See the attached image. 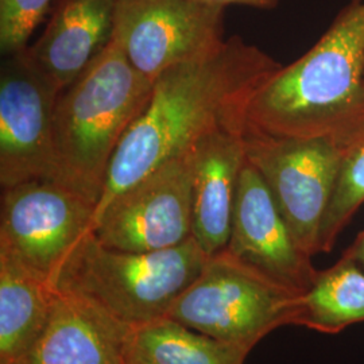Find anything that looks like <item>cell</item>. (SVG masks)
<instances>
[{
  "mask_svg": "<svg viewBox=\"0 0 364 364\" xmlns=\"http://www.w3.org/2000/svg\"><path fill=\"white\" fill-rule=\"evenodd\" d=\"M279 68L258 46L235 36L215 52L166 69L154 80L144 112L117 147L96 213L210 134L246 131L250 99Z\"/></svg>",
  "mask_w": 364,
  "mask_h": 364,
  "instance_id": "1",
  "label": "cell"
},
{
  "mask_svg": "<svg viewBox=\"0 0 364 364\" xmlns=\"http://www.w3.org/2000/svg\"><path fill=\"white\" fill-rule=\"evenodd\" d=\"M363 117L364 0H351L314 46L254 92L245 132L333 138Z\"/></svg>",
  "mask_w": 364,
  "mask_h": 364,
  "instance_id": "2",
  "label": "cell"
},
{
  "mask_svg": "<svg viewBox=\"0 0 364 364\" xmlns=\"http://www.w3.org/2000/svg\"><path fill=\"white\" fill-rule=\"evenodd\" d=\"M153 85L111 39L57 99L52 181L97 205L111 161Z\"/></svg>",
  "mask_w": 364,
  "mask_h": 364,
  "instance_id": "3",
  "label": "cell"
},
{
  "mask_svg": "<svg viewBox=\"0 0 364 364\" xmlns=\"http://www.w3.org/2000/svg\"><path fill=\"white\" fill-rule=\"evenodd\" d=\"M208 255L195 237L176 247L130 252L87 235L54 274V290L85 299L130 329L168 317Z\"/></svg>",
  "mask_w": 364,
  "mask_h": 364,
  "instance_id": "4",
  "label": "cell"
},
{
  "mask_svg": "<svg viewBox=\"0 0 364 364\" xmlns=\"http://www.w3.org/2000/svg\"><path fill=\"white\" fill-rule=\"evenodd\" d=\"M301 296L223 250L209 257L168 318L251 351L275 329L294 326Z\"/></svg>",
  "mask_w": 364,
  "mask_h": 364,
  "instance_id": "5",
  "label": "cell"
},
{
  "mask_svg": "<svg viewBox=\"0 0 364 364\" xmlns=\"http://www.w3.org/2000/svg\"><path fill=\"white\" fill-rule=\"evenodd\" d=\"M245 141L246 159L267 185L297 245L314 257L338 182V144L331 136L274 138L250 132Z\"/></svg>",
  "mask_w": 364,
  "mask_h": 364,
  "instance_id": "6",
  "label": "cell"
},
{
  "mask_svg": "<svg viewBox=\"0 0 364 364\" xmlns=\"http://www.w3.org/2000/svg\"><path fill=\"white\" fill-rule=\"evenodd\" d=\"M193 149L174 156L96 213L93 234L108 248L149 252L193 237Z\"/></svg>",
  "mask_w": 364,
  "mask_h": 364,
  "instance_id": "7",
  "label": "cell"
},
{
  "mask_svg": "<svg viewBox=\"0 0 364 364\" xmlns=\"http://www.w3.org/2000/svg\"><path fill=\"white\" fill-rule=\"evenodd\" d=\"M97 205L52 180L3 189L0 248L52 285L53 277L93 231Z\"/></svg>",
  "mask_w": 364,
  "mask_h": 364,
  "instance_id": "8",
  "label": "cell"
},
{
  "mask_svg": "<svg viewBox=\"0 0 364 364\" xmlns=\"http://www.w3.org/2000/svg\"><path fill=\"white\" fill-rule=\"evenodd\" d=\"M224 10L200 0H117L112 41L154 81L171 66L220 48Z\"/></svg>",
  "mask_w": 364,
  "mask_h": 364,
  "instance_id": "9",
  "label": "cell"
},
{
  "mask_svg": "<svg viewBox=\"0 0 364 364\" xmlns=\"http://www.w3.org/2000/svg\"><path fill=\"white\" fill-rule=\"evenodd\" d=\"M60 88L27 48L6 55L0 68V185L52 180L54 109Z\"/></svg>",
  "mask_w": 364,
  "mask_h": 364,
  "instance_id": "10",
  "label": "cell"
},
{
  "mask_svg": "<svg viewBox=\"0 0 364 364\" xmlns=\"http://www.w3.org/2000/svg\"><path fill=\"white\" fill-rule=\"evenodd\" d=\"M225 250L299 294L311 289L317 274L312 257L297 245L267 185L247 159L239 176Z\"/></svg>",
  "mask_w": 364,
  "mask_h": 364,
  "instance_id": "11",
  "label": "cell"
},
{
  "mask_svg": "<svg viewBox=\"0 0 364 364\" xmlns=\"http://www.w3.org/2000/svg\"><path fill=\"white\" fill-rule=\"evenodd\" d=\"M131 331L88 301L57 291L42 333L15 364H127Z\"/></svg>",
  "mask_w": 364,
  "mask_h": 364,
  "instance_id": "12",
  "label": "cell"
},
{
  "mask_svg": "<svg viewBox=\"0 0 364 364\" xmlns=\"http://www.w3.org/2000/svg\"><path fill=\"white\" fill-rule=\"evenodd\" d=\"M193 237L208 255L225 250L240 171L246 162L245 131L220 130L193 147Z\"/></svg>",
  "mask_w": 364,
  "mask_h": 364,
  "instance_id": "13",
  "label": "cell"
},
{
  "mask_svg": "<svg viewBox=\"0 0 364 364\" xmlns=\"http://www.w3.org/2000/svg\"><path fill=\"white\" fill-rule=\"evenodd\" d=\"M117 0H57L38 41L34 63L63 92L112 39Z\"/></svg>",
  "mask_w": 364,
  "mask_h": 364,
  "instance_id": "14",
  "label": "cell"
},
{
  "mask_svg": "<svg viewBox=\"0 0 364 364\" xmlns=\"http://www.w3.org/2000/svg\"><path fill=\"white\" fill-rule=\"evenodd\" d=\"M57 291L0 248V364H15L46 326Z\"/></svg>",
  "mask_w": 364,
  "mask_h": 364,
  "instance_id": "15",
  "label": "cell"
},
{
  "mask_svg": "<svg viewBox=\"0 0 364 364\" xmlns=\"http://www.w3.org/2000/svg\"><path fill=\"white\" fill-rule=\"evenodd\" d=\"M250 352L165 317L131 331L127 364H246Z\"/></svg>",
  "mask_w": 364,
  "mask_h": 364,
  "instance_id": "16",
  "label": "cell"
},
{
  "mask_svg": "<svg viewBox=\"0 0 364 364\" xmlns=\"http://www.w3.org/2000/svg\"><path fill=\"white\" fill-rule=\"evenodd\" d=\"M358 323H364V270L343 254L333 266L317 270L301 296L294 326L336 335Z\"/></svg>",
  "mask_w": 364,
  "mask_h": 364,
  "instance_id": "17",
  "label": "cell"
},
{
  "mask_svg": "<svg viewBox=\"0 0 364 364\" xmlns=\"http://www.w3.org/2000/svg\"><path fill=\"white\" fill-rule=\"evenodd\" d=\"M340 151L338 182L320 228L318 250L329 252L364 204V117L333 136Z\"/></svg>",
  "mask_w": 364,
  "mask_h": 364,
  "instance_id": "18",
  "label": "cell"
},
{
  "mask_svg": "<svg viewBox=\"0 0 364 364\" xmlns=\"http://www.w3.org/2000/svg\"><path fill=\"white\" fill-rule=\"evenodd\" d=\"M54 0H0V49L4 55L21 52Z\"/></svg>",
  "mask_w": 364,
  "mask_h": 364,
  "instance_id": "19",
  "label": "cell"
},
{
  "mask_svg": "<svg viewBox=\"0 0 364 364\" xmlns=\"http://www.w3.org/2000/svg\"><path fill=\"white\" fill-rule=\"evenodd\" d=\"M204 3H208L212 6H219V7H227V6H248V7H255V9H273L279 0H200Z\"/></svg>",
  "mask_w": 364,
  "mask_h": 364,
  "instance_id": "20",
  "label": "cell"
},
{
  "mask_svg": "<svg viewBox=\"0 0 364 364\" xmlns=\"http://www.w3.org/2000/svg\"><path fill=\"white\" fill-rule=\"evenodd\" d=\"M344 254L348 255L352 260H355L364 270V230L351 246L346 250Z\"/></svg>",
  "mask_w": 364,
  "mask_h": 364,
  "instance_id": "21",
  "label": "cell"
}]
</instances>
